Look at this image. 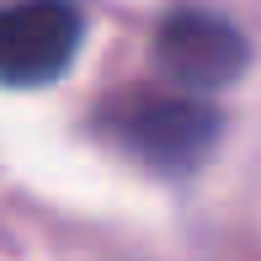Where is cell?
Wrapping results in <instances>:
<instances>
[{"mask_svg": "<svg viewBox=\"0 0 261 261\" xmlns=\"http://www.w3.org/2000/svg\"><path fill=\"white\" fill-rule=\"evenodd\" d=\"M96 128L139 165L160 176H187L213 155L224 117L192 91H117L96 112Z\"/></svg>", "mask_w": 261, "mask_h": 261, "instance_id": "6da1fadb", "label": "cell"}, {"mask_svg": "<svg viewBox=\"0 0 261 261\" xmlns=\"http://www.w3.org/2000/svg\"><path fill=\"white\" fill-rule=\"evenodd\" d=\"M75 0H16L0 11V86H48L80 54Z\"/></svg>", "mask_w": 261, "mask_h": 261, "instance_id": "7a4b0ae2", "label": "cell"}, {"mask_svg": "<svg viewBox=\"0 0 261 261\" xmlns=\"http://www.w3.org/2000/svg\"><path fill=\"white\" fill-rule=\"evenodd\" d=\"M155 64L165 80H176L181 91H224L245 75L251 64V43L240 38V27L213 11H171L155 32Z\"/></svg>", "mask_w": 261, "mask_h": 261, "instance_id": "3957f363", "label": "cell"}]
</instances>
